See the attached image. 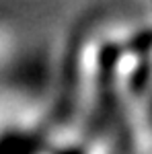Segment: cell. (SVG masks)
Listing matches in <instances>:
<instances>
[{"instance_id": "cell-1", "label": "cell", "mask_w": 152, "mask_h": 154, "mask_svg": "<svg viewBox=\"0 0 152 154\" xmlns=\"http://www.w3.org/2000/svg\"><path fill=\"white\" fill-rule=\"evenodd\" d=\"M119 60L117 45H105L101 49V70H99V121L109 117L113 107V70Z\"/></svg>"}, {"instance_id": "cell-2", "label": "cell", "mask_w": 152, "mask_h": 154, "mask_svg": "<svg viewBox=\"0 0 152 154\" xmlns=\"http://www.w3.org/2000/svg\"><path fill=\"white\" fill-rule=\"evenodd\" d=\"M80 39L82 35L76 33L72 41L70 54H68V64H66V76H64V95H62V107L60 115H66L72 109L74 93H76V76H78V54H80Z\"/></svg>"}, {"instance_id": "cell-3", "label": "cell", "mask_w": 152, "mask_h": 154, "mask_svg": "<svg viewBox=\"0 0 152 154\" xmlns=\"http://www.w3.org/2000/svg\"><path fill=\"white\" fill-rule=\"evenodd\" d=\"M39 142L33 136L11 134L0 140V154H37Z\"/></svg>"}, {"instance_id": "cell-4", "label": "cell", "mask_w": 152, "mask_h": 154, "mask_svg": "<svg viewBox=\"0 0 152 154\" xmlns=\"http://www.w3.org/2000/svg\"><path fill=\"white\" fill-rule=\"evenodd\" d=\"M148 76H150V70H148V62L144 60L140 64V68L136 70V74L132 76V91L134 93H142L148 84Z\"/></svg>"}, {"instance_id": "cell-5", "label": "cell", "mask_w": 152, "mask_h": 154, "mask_svg": "<svg viewBox=\"0 0 152 154\" xmlns=\"http://www.w3.org/2000/svg\"><path fill=\"white\" fill-rule=\"evenodd\" d=\"M148 45H150V35H148V31L140 33V37L134 39V43H132V48L136 49V51H140V54H146V51H148Z\"/></svg>"}, {"instance_id": "cell-6", "label": "cell", "mask_w": 152, "mask_h": 154, "mask_svg": "<svg viewBox=\"0 0 152 154\" xmlns=\"http://www.w3.org/2000/svg\"><path fill=\"white\" fill-rule=\"evenodd\" d=\"M60 154H82V150H78V148H70V150H64V152Z\"/></svg>"}]
</instances>
